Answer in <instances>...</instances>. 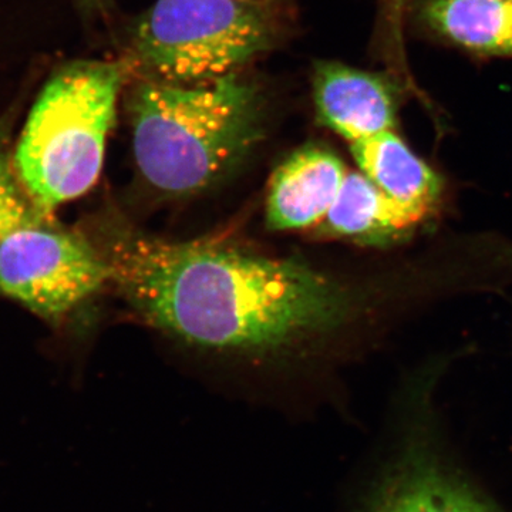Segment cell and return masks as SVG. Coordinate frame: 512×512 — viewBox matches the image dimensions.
<instances>
[{"instance_id": "cell-1", "label": "cell", "mask_w": 512, "mask_h": 512, "mask_svg": "<svg viewBox=\"0 0 512 512\" xmlns=\"http://www.w3.org/2000/svg\"><path fill=\"white\" fill-rule=\"evenodd\" d=\"M147 325L200 348L275 355L332 338L366 312L356 286L311 266L123 224L89 238Z\"/></svg>"}, {"instance_id": "cell-2", "label": "cell", "mask_w": 512, "mask_h": 512, "mask_svg": "<svg viewBox=\"0 0 512 512\" xmlns=\"http://www.w3.org/2000/svg\"><path fill=\"white\" fill-rule=\"evenodd\" d=\"M128 111L141 177L167 197L217 183L265 136L264 93L239 73L194 84L140 79Z\"/></svg>"}, {"instance_id": "cell-3", "label": "cell", "mask_w": 512, "mask_h": 512, "mask_svg": "<svg viewBox=\"0 0 512 512\" xmlns=\"http://www.w3.org/2000/svg\"><path fill=\"white\" fill-rule=\"evenodd\" d=\"M127 64L74 60L52 74L16 147L23 190L42 212L86 194L99 180Z\"/></svg>"}, {"instance_id": "cell-4", "label": "cell", "mask_w": 512, "mask_h": 512, "mask_svg": "<svg viewBox=\"0 0 512 512\" xmlns=\"http://www.w3.org/2000/svg\"><path fill=\"white\" fill-rule=\"evenodd\" d=\"M281 36L274 8L247 0H157L124 62L141 80L210 82L247 66Z\"/></svg>"}, {"instance_id": "cell-5", "label": "cell", "mask_w": 512, "mask_h": 512, "mask_svg": "<svg viewBox=\"0 0 512 512\" xmlns=\"http://www.w3.org/2000/svg\"><path fill=\"white\" fill-rule=\"evenodd\" d=\"M107 282L103 256L79 232L40 217L0 237V295L39 318L63 319Z\"/></svg>"}, {"instance_id": "cell-6", "label": "cell", "mask_w": 512, "mask_h": 512, "mask_svg": "<svg viewBox=\"0 0 512 512\" xmlns=\"http://www.w3.org/2000/svg\"><path fill=\"white\" fill-rule=\"evenodd\" d=\"M313 100L320 123L350 144L396 130L394 90L379 74L320 62L313 73Z\"/></svg>"}, {"instance_id": "cell-7", "label": "cell", "mask_w": 512, "mask_h": 512, "mask_svg": "<svg viewBox=\"0 0 512 512\" xmlns=\"http://www.w3.org/2000/svg\"><path fill=\"white\" fill-rule=\"evenodd\" d=\"M348 168L319 146L295 151L279 165L269 185L266 222L276 231L319 227L338 198Z\"/></svg>"}, {"instance_id": "cell-8", "label": "cell", "mask_w": 512, "mask_h": 512, "mask_svg": "<svg viewBox=\"0 0 512 512\" xmlns=\"http://www.w3.org/2000/svg\"><path fill=\"white\" fill-rule=\"evenodd\" d=\"M433 212L393 200L363 173L348 171L338 198L319 228L332 237L386 244L404 237Z\"/></svg>"}, {"instance_id": "cell-9", "label": "cell", "mask_w": 512, "mask_h": 512, "mask_svg": "<svg viewBox=\"0 0 512 512\" xmlns=\"http://www.w3.org/2000/svg\"><path fill=\"white\" fill-rule=\"evenodd\" d=\"M350 148L362 173L384 194L434 214L443 197V178L413 153L396 130L363 138Z\"/></svg>"}, {"instance_id": "cell-10", "label": "cell", "mask_w": 512, "mask_h": 512, "mask_svg": "<svg viewBox=\"0 0 512 512\" xmlns=\"http://www.w3.org/2000/svg\"><path fill=\"white\" fill-rule=\"evenodd\" d=\"M413 456L397 471L373 512H494L429 454Z\"/></svg>"}, {"instance_id": "cell-11", "label": "cell", "mask_w": 512, "mask_h": 512, "mask_svg": "<svg viewBox=\"0 0 512 512\" xmlns=\"http://www.w3.org/2000/svg\"><path fill=\"white\" fill-rule=\"evenodd\" d=\"M424 20L458 46L510 56L512 0H427Z\"/></svg>"}, {"instance_id": "cell-12", "label": "cell", "mask_w": 512, "mask_h": 512, "mask_svg": "<svg viewBox=\"0 0 512 512\" xmlns=\"http://www.w3.org/2000/svg\"><path fill=\"white\" fill-rule=\"evenodd\" d=\"M15 113H8L0 119V237L12 229L45 217L23 190L15 167L9 160V130L13 126Z\"/></svg>"}, {"instance_id": "cell-13", "label": "cell", "mask_w": 512, "mask_h": 512, "mask_svg": "<svg viewBox=\"0 0 512 512\" xmlns=\"http://www.w3.org/2000/svg\"><path fill=\"white\" fill-rule=\"evenodd\" d=\"M80 12L86 15H94V13L103 12L104 8L110 5L113 0H73Z\"/></svg>"}, {"instance_id": "cell-14", "label": "cell", "mask_w": 512, "mask_h": 512, "mask_svg": "<svg viewBox=\"0 0 512 512\" xmlns=\"http://www.w3.org/2000/svg\"><path fill=\"white\" fill-rule=\"evenodd\" d=\"M247 2L259 3V5L269 6V8H274L276 3L281 2V0H247Z\"/></svg>"}, {"instance_id": "cell-15", "label": "cell", "mask_w": 512, "mask_h": 512, "mask_svg": "<svg viewBox=\"0 0 512 512\" xmlns=\"http://www.w3.org/2000/svg\"><path fill=\"white\" fill-rule=\"evenodd\" d=\"M510 56H512V46H511V53H510Z\"/></svg>"}]
</instances>
